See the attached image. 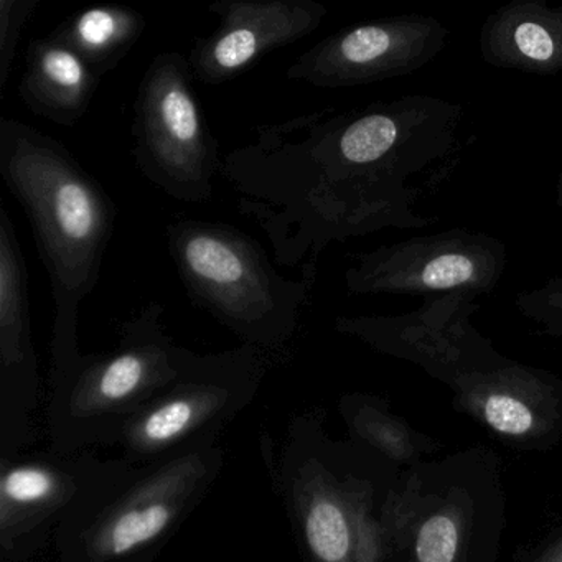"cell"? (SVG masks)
Wrapping results in <instances>:
<instances>
[{
  "label": "cell",
  "instance_id": "1",
  "mask_svg": "<svg viewBox=\"0 0 562 562\" xmlns=\"http://www.w3.org/2000/svg\"><path fill=\"white\" fill-rule=\"evenodd\" d=\"M463 110L429 94L324 108L255 130L223 159L238 212L268 236L276 262L317 279L334 243L436 220L414 209L419 187L459 149Z\"/></svg>",
  "mask_w": 562,
  "mask_h": 562
},
{
  "label": "cell",
  "instance_id": "2",
  "mask_svg": "<svg viewBox=\"0 0 562 562\" xmlns=\"http://www.w3.org/2000/svg\"><path fill=\"white\" fill-rule=\"evenodd\" d=\"M0 177L31 220L54 297L55 367L71 376L83 363L80 308L100 281L116 205L64 144L14 117L0 120Z\"/></svg>",
  "mask_w": 562,
  "mask_h": 562
},
{
  "label": "cell",
  "instance_id": "3",
  "mask_svg": "<svg viewBox=\"0 0 562 562\" xmlns=\"http://www.w3.org/2000/svg\"><path fill=\"white\" fill-rule=\"evenodd\" d=\"M166 239L195 307L262 350L294 335L315 279L279 274L265 248L228 223L177 220L167 225Z\"/></svg>",
  "mask_w": 562,
  "mask_h": 562
},
{
  "label": "cell",
  "instance_id": "4",
  "mask_svg": "<svg viewBox=\"0 0 562 562\" xmlns=\"http://www.w3.org/2000/svg\"><path fill=\"white\" fill-rule=\"evenodd\" d=\"M193 80L189 58L179 52L150 61L134 101L133 157L140 173L170 199L205 203L223 160Z\"/></svg>",
  "mask_w": 562,
  "mask_h": 562
},
{
  "label": "cell",
  "instance_id": "5",
  "mask_svg": "<svg viewBox=\"0 0 562 562\" xmlns=\"http://www.w3.org/2000/svg\"><path fill=\"white\" fill-rule=\"evenodd\" d=\"M508 266L505 243L485 232L453 228L378 246L344 272L351 295L490 294Z\"/></svg>",
  "mask_w": 562,
  "mask_h": 562
},
{
  "label": "cell",
  "instance_id": "6",
  "mask_svg": "<svg viewBox=\"0 0 562 562\" xmlns=\"http://www.w3.org/2000/svg\"><path fill=\"white\" fill-rule=\"evenodd\" d=\"M450 32L436 18L391 15L328 35L288 68L289 80L350 88L407 77L442 54Z\"/></svg>",
  "mask_w": 562,
  "mask_h": 562
},
{
  "label": "cell",
  "instance_id": "7",
  "mask_svg": "<svg viewBox=\"0 0 562 562\" xmlns=\"http://www.w3.org/2000/svg\"><path fill=\"white\" fill-rule=\"evenodd\" d=\"M209 11L218 29L196 38L187 57L193 78L205 85L232 81L265 55L297 44L328 14L317 0H216Z\"/></svg>",
  "mask_w": 562,
  "mask_h": 562
},
{
  "label": "cell",
  "instance_id": "8",
  "mask_svg": "<svg viewBox=\"0 0 562 562\" xmlns=\"http://www.w3.org/2000/svg\"><path fill=\"white\" fill-rule=\"evenodd\" d=\"M482 60L493 68L551 77L562 71V5L509 0L483 22Z\"/></svg>",
  "mask_w": 562,
  "mask_h": 562
},
{
  "label": "cell",
  "instance_id": "9",
  "mask_svg": "<svg viewBox=\"0 0 562 562\" xmlns=\"http://www.w3.org/2000/svg\"><path fill=\"white\" fill-rule=\"evenodd\" d=\"M101 80L74 48L50 34L29 45L18 94L35 116L75 126L90 110Z\"/></svg>",
  "mask_w": 562,
  "mask_h": 562
},
{
  "label": "cell",
  "instance_id": "10",
  "mask_svg": "<svg viewBox=\"0 0 562 562\" xmlns=\"http://www.w3.org/2000/svg\"><path fill=\"white\" fill-rule=\"evenodd\" d=\"M189 472L190 467L183 463L170 467L111 509L98 526L94 552L111 561L126 558L159 539L179 515Z\"/></svg>",
  "mask_w": 562,
  "mask_h": 562
},
{
  "label": "cell",
  "instance_id": "11",
  "mask_svg": "<svg viewBox=\"0 0 562 562\" xmlns=\"http://www.w3.org/2000/svg\"><path fill=\"white\" fill-rule=\"evenodd\" d=\"M146 29L143 12L130 5L106 4L77 12L52 35L104 78L133 50Z\"/></svg>",
  "mask_w": 562,
  "mask_h": 562
},
{
  "label": "cell",
  "instance_id": "12",
  "mask_svg": "<svg viewBox=\"0 0 562 562\" xmlns=\"http://www.w3.org/2000/svg\"><path fill=\"white\" fill-rule=\"evenodd\" d=\"M304 531L308 548L321 562H345L350 552L347 516L325 493L308 496L304 508Z\"/></svg>",
  "mask_w": 562,
  "mask_h": 562
},
{
  "label": "cell",
  "instance_id": "13",
  "mask_svg": "<svg viewBox=\"0 0 562 562\" xmlns=\"http://www.w3.org/2000/svg\"><path fill=\"white\" fill-rule=\"evenodd\" d=\"M58 490V479L44 467L24 465L8 470L0 482L2 508L25 509L54 498Z\"/></svg>",
  "mask_w": 562,
  "mask_h": 562
},
{
  "label": "cell",
  "instance_id": "14",
  "mask_svg": "<svg viewBox=\"0 0 562 562\" xmlns=\"http://www.w3.org/2000/svg\"><path fill=\"white\" fill-rule=\"evenodd\" d=\"M41 0H0V97L11 77L19 41Z\"/></svg>",
  "mask_w": 562,
  "mask_h": 562
},
{
  "label": "cell",
  "instance_id": "15",
  "mask_svg": "<svg viewBox=\"0 0 562 562\" xmlns=\"http://www.w3.org/2000/svg\"><path fill=\"white\" fill-rule=\"evenodd\" d=\"M515 307L529 321L542 325L549 334L562 337V276H554L529 291L518 292Z\"/></svg>",
  "mask_w": 562,
  "mask_h": 562
},
{
  "label": "cell",
  "instance_id": "16",
  "mask_svg": "<svg viewBox=\"0 0 562 562\" xmlns=\"http://www.w3.org/2000/svg\"><path fill=\"white\" fill-rule=\"evenodd\" d=\"M419 562H452L457 552V528L447 516L424 522L416 542Z\"/></svg>",
  "mask_w": 562,
  "mask_h": 562
},
{
  "label": "cell",
  "instance_id": "17",
  "mask_svg": "<svg viewBox=\"0 0 562 562\" xmlns=\"http://www.w3.org/2000/svg\"><path fill=\"white\" fill-rule=\"evenodd\" d=\"M485 417L493 429L513 436L526 432L532 424L531 411L526 404L506 394H493L486 400Z\"/></svg>",
  "mask_w": 562,
  "mask_h": 562
},
{
  "label": "cell",
  "instance_id": "18",
  "mask_svg": "<svg viewBox=\"0 0 562 562\" xmlns=\"http://www.w3.org/2000/svg\"><path fill=\"white\" fill-rule=\"evenodd\" d=\"M555 206L562 212V162L559 169L558 183H555Z\"/></svg>",
  "mask_w": 562,
  "mask_h": 562
}]
</instances>
